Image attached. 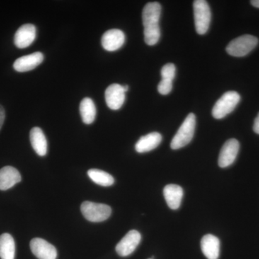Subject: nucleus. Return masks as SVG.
Masks as SVG:
<instances>
[{"instance_id":"obj_17","label":"nucleus","mask_w":259,"mask_h":259,"mask_svg":"<svg viewBox=\"0 0 259 259\" xmlns=\"http://www.w3.org/2000/svg\"><path fill=\"white\" fill-rule=\"evenodd\" d=\"M163 196L168 207L171 209L180 208L183 198L184 192L180 186L168 185L163 189Z\"/></svg>"},{"instance_id":"obj_21","label":"nucleus","mask_w":259,"mask_h":259,"mask_svg":"<svg viewBox=\"0 0 259 259\" xmlns=\"http://www.w3.org/2000/svg\"><path fill=\"white\" fill-rule=\"evenodd\" d=\"M88 175L95 184L102 187H110L115 183L113 177L102 170L93 168L89 170Z\"/></svg>"},{"instance_id":"obj_19","label":"nucleus","mask_w":259,"mask_h":259,"mask_svg":"<svg viewBox=\"0 0 259 259\" xmlns=\"http://www.w3.org/2000/svg\"><path fill=\"white\" fill-rule=\"evenodd\" d=\"M79 111L83 123L90 125L95 121L97 110L96 106L92 99L86 97L81 100L79 105Z\"/></svg>"},{"instance_id":"obj_26","label":"nucleus","mask_w":259,"mask_h":259,"mask_svg":"<svg viewBox=\"0 0 259 259\" xmlns=\"http://www.w3.org/2000/svg\"><path fill=\"white\" fill-rule=\"evenodd\" d=\"M250 3L255 8H259V0H253V1H250Z\"/></svg>"},{"instance_id":"obj_6","label":"nucleus","mask_w":259,"mask_h":259,"mask_svg":"<svg viewBox=\"0 0 259 259\" xmlns=\"http://www.w3.org/2000/svg\"><path fill=\"white\" fill-rule=\"evenodd\" d=\"M196 31L204 35L208 30L211 21V11L208 3L204 0H196L193 3Z\"/></svg>"},{"instance_id":"obj_5","label":"nucleus","mask_w":259,"mask_h":259,"mask_svg":"<svg viewBox=\"0 0 259 259\" xmlns=\"http://www.w3.org/2000/svg\"><path fill=\"white\" fill-rule=\"evenodd\" d=\"M81 211L83 217L93 223L103 222L110 217L112 213L110 206L89 201L81 204Z\"/></svg>"},{"instance_id":"obj_27","label":"nucleus","mask_w":259,"mask_h":259,"mask_svg":"<svg viewBox=\"0 0 259 259\" xmlns=\"http://www.w3.org/2000/svg\"><path fill=\"white\" fill-rule=\"evenodd\" d=\"M122 88H123V90L125 93H127V92L128 91L129 88L127 85H124V86H122Z\"/></svg>"},{"instance_id":"obj_2","label":"nucleus","mask_w":259,"mask_h":259,"mask_svg":"<svg viewBox=\"0 0 259 259\" xmlns=\"http://www.w3.org/2000/svg\"><path fill=\"white\" fill-rule=\"evenodd\" d=\"M196 117L193 113H190L180 126L176 135L171 142L173 150L180 149L188 145L193 139L195 132Z\"/></svg>"},{"instance_id":"obj_4","label":"nucleus","mask_w":259,"mask_h":259,"mask_svg":"<svg viewBox=\"0 0 259 259\" xmlns=\"http://www.w3.org/2000/svg\"><path fill=\"white\" fill-rule=\"evenodd\" d=\"M258 42L256 37L250 35H242L232 40L226 47V51L232 56L243 57L253 51L258 45Z\"/></svg>"},{"instance_id":"obj_1","label":"nucleus","mask_w":259,"mask_h":259,"mask_svg":"<svg viewBox=\"0 0 259 259\" xmlns=\"http://www.w3.org/2000/svg\"><path fill=\"white\" fill-rule=\"evenodd\" d=\"M161 7L158 3H149L143 10V24L144 26V40L148 46H154L161 37L159 20Z\"/></svg>"},{"instance_id":"obj_7","label":"nucleus","mask_w":259,"mask_h":259,"mask_svg":"<svg viewBox=\"0 0 259 259\" xmlns=\"http://www.w3.org/2000/svg\"><path fill=\"white\" fill-rule=\"evenodd\" d=\"M141 241V235L136 230L129 231L116 245V252L122 257L128 256L134 253Z\"/></svg>"},{"instance_id":"obj_25","label":"nucleus","mask_w":259,"mask_h":259,"mask_svg":"<svg viewBox=\"0 0 259 259\" xmlns=\"http://www.w3.org/2000/svg\"><path fill=\"white\" fill-rule=\"evenodd\" d=\"M253 128L255 134L259 135V113L257 117H255Z\"/></svg>"},{"instance_id":"obj_11","label":"nucleus","mask_w":259,"mask_h":259,"mask_svg":"<svg viewBox=\"0 0 259 259\" xmlns=\"http://www.w3.org/2000/svg\"><path fill=\"white\" fill-rule=\"evenodd\" d=\"M36 37V28L32 24L22 25L15 32L14 42L18 49H25L30 47Z\"/></svg>"},{"instance_id":"obj_14","label":"nucleus","mask_w":259,"mask_h":259,"mask_svg":"<svg viewBox=\"0 0 259 259\" xmlns=\"http://www.w3.org/2000/svg\"><path fill=\"white\" fill-rule=\"evenodd\" d=\"M22 180L18 169L13 166H5L0 169V190L5 191L12 188Z\"/></svg>"},{"instance_id":"obj_15","label":"nucleus","mask_w":259,"mask_h":259,"mask_svg":"<svg viewBox=\"0 0 259 259\" xmlns=\"http://www.w3.org/2000/svg\"><path fill=\"white\" fill-rule=\"evenodd\" d=\"M162 141V136L159 133L153 132L142 136L136 143V151L139 153L149 152L159 146Z\"/></svg>"},{"instance_id":"obj_10","label":"nucleus","mask_w":259,"mask_h":259,"mask_svg":"<svg viewBox=\"0 0 259 259\" xmlns=\"http://www.w3.org/2000/svg\"><path fill=\"white\" fill-rule=\"evenodd\" d=\"M105 100L107 107L113 110H117L122 107L125 100V93L122 85L112 83L105 91Z\"/></svg>"},{"instance_id":"obj_12","label":"nucleus","mask_w":259,"mask_h":259,"mask_svg":"<svg viewBox=\"0 0 259 259\" xmlns=\"http://www.w3.org/2000/svg\"><path fill=\"white\" fill-rule=\"evenodd\" d=\"M125 41L124 32L118 29L107 30L102 37V46L107 51L118 50Z\"/></svg>"},{"instance_id":"obj_23","label":"nucleus","mask_w":259,"mask_h":259,"mask_svg":"<svg viewBox=\"0 0 259 259\" xmlns=\"http://www.w3.org/2000/svg\"><path fill=\"white\" fill-rule=\"evenodd\" d=\"M173 88L172 81L167 79H162L158 85V93L162 95H167L171 93Z\"/></svg>"},{"instance_id":"obj_24","label":"nucleus","mask_w":259,"mask_h":259,"mask_svg":"<svg viewBox=\"0 0 259 259\" xmlns=\"http://www.w3.org/2000/svg\"><path fill=\"white\" fill-rule=\"evenodd\" d=\"M5 119V112L4 108L2 105H0V130L4 124Z\"/></svg>"},{"instance_id":"obj_9","label":"nucleus","mask_w":259,"mask_h":259,"mask_svg":"<svg viewBox=\"0 0 259 259\" xmlns=\"http://www.w3.org/2000/svg\"><path fill=\"white\" fill-rule=\"evenodd\" d=\"M32 253L38 259H56L57 250L54 245L42 238H33L30 243Z\"/></svg>"},{"instance_id":"obj_18","label":"nucleus","mask_w":259,"mask_h":259,"mask_svg":"<svg viewBox=\"0 0 259 259\" xmlns=\"http://www.w3.org/2000/svg\"><path fill=\"white\" fill-rule=\"evenodd\" d=\"M30 140L32 147L37 155L40 156L47 155V138L40 127H35L32 128L30 133Z\"/></svg>"},{"instance_id":"obj_13","label":"nucleus","mask_w":259,"mask_h":259,"mask_svg":"<svg viewBox=\"0 0 259 259\" xmlns=\"http://www.w3.org/2000/svg\"><path fill=\"white\" fill-rule=\"evenodd\" d=\"M44 54L35 52L29 55L22 56L15 61L13 67L18 72H26L35 69L44 61Z\"/></svg>"},{"instance_id":"obj_20","label":"nucleus","mask_w":259,"mask_h":259,"mask_svg":"<svg viewBox=\"0 0 259 259\" xmlns=\"http://www.w3.org/2000/svg\"><path fill=\"white\" fill-rule=\"evenodd\" d=\"M15 243L14 238L9 233L0 236V258L15 259Z\"/></svg>"},{"instance_id":"obj_8","label":"nucleus","mask_w":259,"mask_h":259,"mask_svg":"<svg viewBox=\"0 0 259 259\" xmlns=\"http://www.w3.org/2000/svg\"><path fill=\"white\" fill-rule=\"evenodd\" d=\"M239 142L236 139H230L223 145L218 158V165L221 168L231 166L236 161L238 151Z\"/></svg>"},{"instance_id":"obj_16","label":"nucleus","mask_w":259,"mask_h":259,"mask_svg":"<svg viewBox=\"0 0 259 259\" xmlns=\"http://www.w3.org/2000/svg\"><path fill=\"white\" fill-rule=\"evenodd\" d=\"M220 245V240L213 235H205L201 240V249L207 259L219 258Z\"/></svg>"},{"instance_id":"obj_3","label":"nucleus","mask_w":259,"mask_h":259,"mask_svg":"<svg viewBox=\"0 0 259 259\" xmlns=\"http://www.w3.org/2000/svg\"><path fill=\"white\" fill-rule=\"evenodd\" d=\"M241 100L239 94L235 91L227 92L212 108V115L215 119H222L235 110Z\"/></svg>"},{"instance_id":"obj_22","label":"nucleus","mask_w":259,"mask_h":259,"mask_svg":"<svg viewBox=\"0 0 259 259\" xmlns=\"http://www.w3.org/2000/svg\"><path fill=\"white\" fill-rule=\"evenodd\" d=\"M162 79L170 80L173 81L176 74V67L173 64H167L164 65L161 69Z\"/></svg>"},{"instance_id":"obj_28","label":"nucleus","mask_w":259,"mask_h":259,"mask_svg":"<svg viewBox=\"0 0 259 259\" xmlns=\"http://www.w3.org/2000/svg\"><path fill=\"white\" fill-rule=\"evenodd\" d=\"M148 259H153V258H148Z\"/></svg>"}]
</instances>
